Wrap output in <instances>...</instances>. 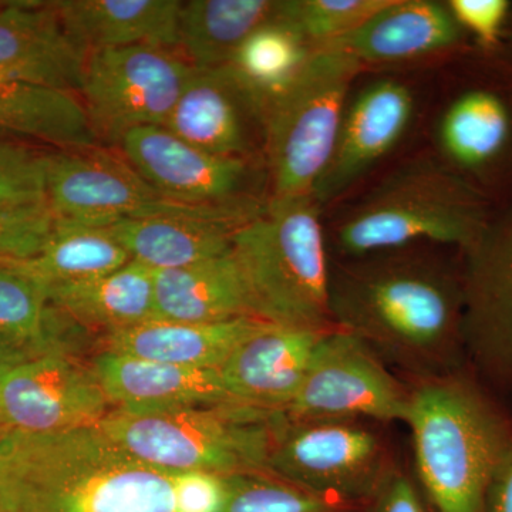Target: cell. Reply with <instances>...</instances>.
<instances>
[{
  "instance_id": "cell-1",
  "label": "cell",
  "mask_w": 512,
  "mask_h": 512,
  "mask_svg": "<svg viewBox=\"0 0 512 512\" xmlns=\"http://www.w3.org/2000/svg\"><path fill=\"white\" fill-rule=\"evenodd\" d=\"M329 311L333 328L420 380L454 373L464 348L461 279L407 248L330 266Z\"/></svg>"
},
{
  "instance_id": "cell-2",
  "label": "cell",
  "mask_w": 512,
  "mask_h": 512,
  "mask_svg": "<svg viewBox=\"0 0 512 512\" xmlns=\"http://www.w3.org/2000/svg\"><path fill=\"white\" fill-rule=\"evenodd\" d=\"M0 512H175L174 474L131 457L99 426L0 430Z\"/></svg>"
},
{
  "instance_id": "cell-3",
  "label": "cell",
  "mask_w": 512,
  "mask_h": 512,
  "mask_svg": "<svg viewBox=\"0 0 512 512\" xmlns=\"http://www.w3.org/2000/svg\"><path fill=\"white\" fill-rule=\"evenodd\" d=\"M490 224L476 184L444 161L423 158L397 168L343 212L333 241L346 259L420 242L467 251Z\"/></svg>"
},
{
  "instance_id": "cell-4",
  "label": "cell",
  "mask_w": 512,
  "mask_h": 512,
  "mask_svg": "<svg viewBox=\"0 0 512 512\" xmlns=\"http://www.w3.org/2000/svg\"><path fill=\"white\" fill-rule=\"evenodd\" d=\"M417 474L436 512H483L485 490L512 436L474 384L454 373L410 390Z\"/></svg>"
},
{
  "instance_id": "cell-5",
  "label": "cell",
  "mask_w": 512,
  "mask_h": 512,
  "mask_svg": "<svg viewBox=\"0 0 512 512\" xmlns=\"http://www.w3.org/2000/svg\"><path fill=\"white\" fill-rule=\"evenodd\" d=\"M320 205L313 197L266 202L232 235L255 316L284 328L335 329L329 311L330 262Z\"/></svg>"
},
{
  "instance_id": "cell-6",
  "label": "cell",
  "mask_w": 512,
  "mask_h": 512,
  "mask_svg": "<svg viewBox=\"0 0 512 512\" xmlns=\"http://www.w3.org/2000/svg\"><path fill=\"white\" fill-rule=\"evenodd\" d=\"M282 413L231 403L150 414L113 409L99 427L147 466L171 474L202 471L227 477L265 471Z\"/></svg>"
},
{
  "instance_id": "cell-7",
  "label": "cell",
  "mask_w": 512,
  "mask_h": 512,
  "mask_svg": "<svg viewBox=\"0 0 512 512\" xmlns=\"http://www.w3.org/2000/svg\"><path fill=\"white\" fill-rule=\"evenodd\" d=\"M362 69L345 50L322 47L313 53L291 89L269 107L268 200L313 197L332 157L350 87Z\"/></svg>"
},
{
  "instance_id": "cell-8",
  "label": "cell",
  "mask_w": 512,
  "mask_h": 512,
  "mask_svg": "<svg viewBox=\"0 0 512 512\" xmlns=\"http://www.w3.org/2000/svg\"><path fill=\"white\" fill-rule=\"evenodd\" d=\"M46 201L57 220L107 228L123 220L192 218L245 224L262 207H207L164 197L113 148L49 150Z\"/></svg>"
},
{
  "instance_id": "cell-9",
  "label": "cell",
  "mask_w": 512,
  "mask_h": 512,
  "mask_svg": "<svg viewBox=\"0 0 512 512\" xmlns=\"http://www.w3.org/2000/svg\"><path fill=\"white\" fill-rule=\"evenodd\" d=\"M194 67L175 50L121 47L89 53L79 97L101 146L128 131L164 127Z\"/></svg>"
},
{
  "instance_id": "cell-10",
  "label": "cell",
  "mask_w": 512,
  "mask_h": 512,
  "mask_svg": "<svg viewBox=\"0 0 512 512\" xmlns=\"http://www.w3.org/2000/svg\"><path fill=\"white\" fill-rule=\"evenodd\" d=\"M390 467L382 440L356 420L279 417L266 473L323 497L369 503Z\"/></svg>"
},
{
  "instance_id": "cell-11",
  "label": "cell",
  "mask_w": 512,
  "mask_h": 512,
  "mask_svg": "<svg viewBox=\"0 0 512 512\" xmlns=\"http://www.w3.org/2000/svg\"><path fill=\"white\" fill-rule=\"evenodd\" d=\"M410 390L387 369L375 350L352 333L330 329L313 349L295 400L293 420L403 421Z\"/></svg>"
},
{
  "instance_id": "cell-12",
  "label": "cell",
  "mask_w": 512,
  "mask_h": 512,
  "mask_svg": "<svg viewBox=\"0 0 512 512\" xmlns=\"http://www.w3.org/2000/svg\"><path fill=\"white\" fill-rule=\"evenodd\" d=\"M117 151L164 197L207 207L264 205V160L222 157L185 143L164 127H140L120 138Z\"/></svg>"
},
{
  "instance_id": "cell-13",
  "label": "cell",
  "mask_w": 512,
  "mask_h": 512,
  "mask_svg": "<svg viewBox=\"0 0 512 512\" xmlns=\"http://www.w3.org/2000/svg\"><path fill=\"white\" fill-rule=\"evenodd\" d=\"M111 410L92 367L66 353L0 366V430L45 434L99 426Z\"/></svg>"
},
{
  "instance_id": "cell-14",
  "label": "cell",
  "mask_w": 512,
  "mask_h": 512,
  "mask_svg": "<svg viewBox=\"0 0 512 512\" xmlns=\"http://www.w3.org/2000/svg\"><path fill=\"white\" fill-rule=\"evenodd\" d=\"M464 252V348L488 376L512 379V210Z\"/></svg>"
},
{
  "instance_id": "cell-15",
  "label": "cell",
  "mask_w": 512,
  "mask_h": 512,
  "mask_svg": "<svg viewBox=\"0 0 512 512\" xmlns=\"http://www.w3.org/2000/svg\"><path fill=\"white\" fill-rule=\"evenodd\" d=\"M164 128L207 153L265 161L266 111L228 66L194 69Z\"/></svg>"
},
{
  "instance_id": "cell-16",
  "label": "cell",
  "mask_w": 512,
  "mask_h": 512,
  "mask_svg": "<svg viewBox=\"0 0 512 512\" xmlns=\"http://www.w3.org/2000/svg\"><path fill=\"white\" fill-rule=\"evenodd\" d=\"M414 97L406 84L377 80L349 100L335 148L313 198L328 204L362 180L399 144L412 123Z\"/></svg>"
},
{
  "instance_id": "cell-17",
  "label": "cell",
  "mask_w": 512,
  "mask_h": 512,
  "mask_svg": "<svg viewBox=\"0 0 512 512\" xmlns=\"http://www.w3.org/2000/svg\"><path fill=\"white\" fill-rule=\"evenodd\" d=\"M86 53L64 30L53 2H0V82L79 94Z\"/></svg>"
},
{
  "instance_id": "cell-18",
  "label": "cell",
  "mask_w": 512,
  "mask_h": 512,
  "mask_svg": "<svg viewBox=\"0 0 512 512\" xmlns=\"http://www.w3.org/2000/svg\"><path fill=\"white\" fill-rule=\"evenodd\" d=\"M325 332L328 330L268 323L249 336L218 369L229 400L266 412L285 413L301 389L313 349Z\"/></svg>"
},
{
  "instance_id": "cell-19",
  "label": "cell",
  "mask_w": 512,
  "mask_h": 512,
  "mask_svg": "<svg viewBox=\"0 0 512 512\" xmlns=\"http://www.w3.org/2000/svg\"><path fill=\"white\" fill-rule=\"evenodd\" d=\"M90 367L111 406L120 412L150 414L234 404L225 392L218 369H194L103 350Z\"/></svg>"
},
{
  "instance_id": "cell-20",
  "label": "cell",
  "mask_w": 512,
  "mask_h": 512,
  "mask_svg": "<svg viewBox=\"0 0 512 512\" xmlns=\"http://www.w3.org/2000/svg\"><path fill=\"white\" fill-rule=\"evenodd\" d=\"M464 32L447 3L436 0H389L359 29L332 43L357 62L397 63L453 49Z\"/></svg>"
},
{
  "instance_id": "cell-21",
  "label": "cell",
  "mask_w": 512,
  "mask_h": 512,
  "mask_svg": "<svg viewBox=\"0 0 512 512\" xmlns=\"http://www.w3.org/2000/svg\"><path fill=\"white\" fill-rule=\"evenodd\" d=\"M64 30L86 55L150 46L178 52L180 0H60Z\"/></svg>"
},
{
  "instance_id": "cell-22",
  "label": "cell",
  "mask_w": 512,
  "mask_h": 512,
  "mask_svg": "<svg viewBox=\"0 0 512 512\" xmlns=\"http://www.w3.org/2000/svg\"><path fill=\"white\" fill-rule=\"evenodd\" d=\"M265 325L268 323L256 318L214 323L151 320L133 328L104 333L101 346L103 352L153 362L194 369H220L238 345Z\"/></svg>"
},
{
  "instance_id": "cell-23",
  "label": "cell",
  "mask_w": 512,
  "mask_h": 512,
  "mask_svg": "<svg viewBox=\"0 0 512 512\" xmlns=\"http://www.w3.org/2000/svg\"><path fill=\"white\" fill-rule=\"evenodd\" d=\"M153 281L157 320L214 323L256 318L247 281L232 249L200 264L153 271Z\"/></svg>"
},
{
  "instance_id": "cell-24",
  "label": "cell",
  "mask_w": 512,
  "mask_h": 512,
  "mask_svg": "<svg viewBox=\"0 0 512 512\" xmlns=\"http://www.w3.org/2000/svg\"><path fill=\"white\" fill-rule=\"evenodd\" d=\"M439 144L444 163L468 181L490 171L512 148L510 101L485 87L458 94L441 117Z\"/></svg>"
},
{
  "instance_id": "cell-25",
  "label": "cell",
  "mask_w": 512,
  "mask_h": 512,
  "mask_svg": "<svg viewBox=\"0 0 512 512\" xmlns=\"http://www.w3.org/2000/svg\"><path fill=\"white\" fill-rule=\"evenodd\" d=\"M47 296L77 325L104 333L157 320L153 271L136 261L99 278L50 286Z\"/></svg>"
},
{
  "instance_id": "cell-26",
  "label": "cell",
  "mask_w": 512,
  "mask_h": 512,
  "mask_svg": "<svg viewBox=\"0 0 512 512\" xmlns=\"http://www.w3.org/2000/svg\"><path fill=\"white\" fill-rule=\"evenodd\" d=\"M0 136L50 150L101 146L79 94L23 83L0 82Z\"/></svg>"
},
{
  "instance_id": "cell-27",
  "label": "cell",
  "mask_w": 512,
  "mask_h": 512,
  "mask_svg": "<svg viewBox=\"0 0 512 512\" xmlns=\"http://www.w3.org/2000/svg\"><path fill=\"white\" fill-rule=\"evenodd\" d=\"M242 225L192 218H146L114 222L103 229L126 249L131 261L160 271L228 254L232 235Z\"/></svg>"
},
{
  "instance_id": "cell-28",
  "label": "cell",
  "mask_w": 512,
  "mask_h": 512,
  "mask_svg": "<svg viewBox=\"0 0 512 512\" xmlns=\"http://www.w3.org/2000/svg\"><path fill=\"white\" fill-rule=\"evenodd\" d=\"M284 0H188L178 18V52L194 69L228 66L255 29L278 18Z\"/></svg>"
},
{
  "instance_id": "cell-29",
  "label": "cell",
  "mask_w": 512,
  "mask_h": 512,
  "mask_svg": "<svg viewBox=\"0 0 512 512\" xmlns=\"http://www.w3.org/2000/svg\"><path fill=\"white\" fill-rule=\"evenodd\" d=\"M316 50L284 16L255 29L228 64L239 82L254 94L266 113L301 76Z\"/></svg>"
},
{
  "instance_id": "cell-30",
  "label": "cell",
  "mask_w": 512,
  "mask_h": 512,
  "mask_svg": "<svg viewBox=\"0 0 512 512\" xmlns=\"http://www.w3.org/2000/svg\"><path fill=\"white\" fill-rule=\"evenodd\" d=\"M131 261L126 249L103 228H90L57 220L43 251L10 268L43 286L73 284L111 274Z\"/></svg>"
},
{
  "instance_id": "cell-31",
  "label": "cell",
  "mask_w": 512,
  "mask_h": 512,
  "mask_svg": "<svg viewBox=\"0 0 512 512\" xmlns=\"http://www.w3.org/2000/svg\"><path fill=\"white\" fill-rule=\"evenodd\" d=\"M69 319L50 305L46 286L0 265V336L30 356L66 353Z\"/></svg>"
},
{
  "instance_id": "cell-32",
  "label": "cell",
  "mask_w": 512,
  "mask_h": 512,
  "mask_svg": "<svg viewBox=\"0 0 512 512\" xmlns=\"http://www.w3.org/2000/svg\"><path fill=\"white\" fill-rule=\"evenodd\" d=\"M228 497L222 512H359L343 503L303 490L266 471L225 477Z\"/></svg>"
},
{
  "instance_id": "cell-33",
  "label": "cell",
  "mask_w": 512,
  "mask_h": 512,
  "mask_svg": "<svg viewBox=\"0 0 512 512\" xmlns=\"http://www.w3.org/2000/svg\"><path fill=\"white\" fill-rule=\"evenodd\" d=\"M387 3L389 0H284V16L319 50L355 32Z\"/></svg>"
},
{
  "instance_id": "cell-34",
  "label": "cell",
  "mask_w": 512,
  "mask_h": 512,
  "mask_svg": "<svg viewBox=\"0 0 512 512\" xmlns=\"http://www.w3.org/2000/svg\"><path fill=\"white\" fill-rule=\"evenodd\" d=\"M49 150L0 137V205L46 201Z\"/></svg>"
},
{
  "instance_id": "cell-35",
  "label": "cell",
  "mask_w": 512,
  "mask_h": 512,
  "mask_svg": "<svg viewBox=\"0 0 512 512\" xmlns=\"http://www.w3.org/2000/svg\"><path fill=\"white\" fill-rule=\"evenodd\" d=\"M49 204L0 205V265L29 261L43 251L55 229Z\"/></svg>"
},
{
  "instance_id": "cell-36",
  "label": "cell",
  "mask_w": 512,
  "mask_h": 512,
  "mask_svg": "<svg viewBox=\"0 0 512 512\" xmlns=\"http://www.w3.org/2000/svg\"><path fill=\"white\" fill-rule=\"evenodd\" d=\"M446 3L461 30L470 33L484 49H494L500 43L512 8L508 0H450Z\"/></svg>"
},
{
  "instance_id": "cell-37",
  "label": "cell",
  "mask_w": 512,
  "mask_h": 512,
  "mask_svg": "<svg viewBox=\"0 0 512 512\" xmlns=\"http://www.w3.org/2000/svg\"><path fill=\"white\" fill-rule=\"evenodd\" d=\"M175 512H222L227 503L225 477L202 471L174 474Z\"/></svg>"
},
{
  "instance_id": "cell-38",
  "label": "cell",
  "mask_w": 512,
  "mask_h": 512,
  "mask_svg": "<svg viewBox=\"0 0 512 512\" xmlns=\"http://www.w3.org/2000/svg\"><path fill=\"white\" fill-rule=\"evenodd\" d=\"M369 512H436L412 478L389 468L369 501Z\"/></svg>"
},
{
  "instance_id": "cell-39",
  "label": "cell",
  "mask_w": 512,
  "mask_h": 512,
  "mask_svg": "<svg viewBox=\"0 0 512 512\" xmlns=\"http://www.w3.org/2000/svg\"><path fill=\"white\" fill-rule=\"evenodd\" d=\"M483 512H512V441L488 481Z\"/></svg>"
},
{
  "instance_id": "cell-40",
  "label": "cell",
  "mask_w": 512,
  "mask_h": 512,
  "mask_svg": "<svg viewBox=\"0 0 512 512\" xmlns=\"http://www.w3.org/2000/svg\"><path fill=\"white\" fill-rule=\"evenodd\" d=\"M28 357L32 356L28 355L25 350L13 345V343L9 342L8 339L0 336V366L19 362V360L28 359Z\"/></svg>"
},
{
  "instance_id": "cell-41",
  "label": "cell",
  "mask_w": 512,
  "mask_h": 512,
  "mask_svg": "<svg viewBox=\"0 0 512 512\" xmlns=\"http://www.w3.org/2000/svg\"><path fill=\"white\" fill-rule=\"evenodd\" d=\"M0 137H5V136H0Z\"/></svg>"
}]
</instances>
